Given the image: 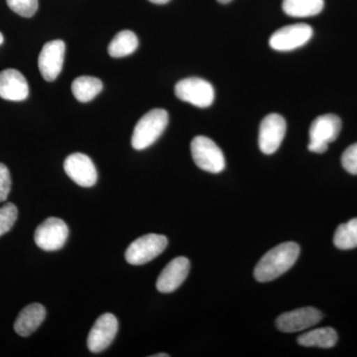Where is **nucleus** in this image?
<instances>
[{
	"label": "nucleus",
	"instance_id": "obj_6",
	"mask_svg": "<svg viewBox=\"0 0 357 357\" xmlns=\"http://www.w3.org/2000/svg\"><path fill=\"white\" fill-rule=\"evenodd\" d=\"M175 93L178 100L202 109L211 107L215 100V89L208 81L199 77H188L178 82Z\"/></svg>",
	"mask_w": 357,
	"mask_h": 357
},
{
	"label": "nucleus",
	"instance_id": "obj_5",
	"mask_svg": "<svg viewBox=\"0 0 357 357\" xmlns=\"http://www.w3.org/2000/svg\"><path fill=\"white\" fill-rule=\"evenodd\" d=\"M168 245V239L161 234H149L130 243L126 251V261L131 265H143L161 255Z\"/></svg>",
	"mask_w": 357,
	"mask_h": 357
},
{
	"label": "nucleus",
	"instance_id": "obj_16",
	"mask_svg": "<svg viewBox=\"0 0 357 357\" xmlns=\"http://www.w3.org/2000/svg\"><path fill=\"white\" fill-rule=\"evenodd\" d=\"M46 318V310L38 303L28 305L18 314L14 330L21 337H28L41 326Z\"/></svg>",
	"mask_w": 357,
	"mask_h": 357
},
{
	"label": "nucleus",
	"instance_id": "obj_2",
	"mask_svg": "<svg viewBox=\"0 0 357 357\" xmlns=\"http://www.w3.org/2000/svg\"><path fill=\"white\" fill-rule=\"evenodd\" d=\"M168 122V112L164 109L150 110L143 115L134 128L131 139L134 149H146L154 144L165 131Z\"/></svg>",
	"mask_w": 357,
	"mask_h": 357
},
{
	"label": "nucleus",
	"instance_id": "obj_7",
	"mask_svg": "<svg viewBox=\"0 0 357 357\" xmlns=\"http://www.w3.org/2000/svg\"><path fill=\"white\" fill-rule=\"evenodd\" d=\"M69 236V229L64 220L49 218L35 230L34 241L45 251L59 250L65 245Z\"/></svg>",
	"mask_w": 357,
	"mask_h": 357
},
{
	"label": "nucleus",
	"instance_id": "obj_22",
	"mask_svg": "<svg viewBox=\"0 0 357 357\" xmlns=\"http://www.w3.org/2000/svg\"><path fill=\"white\" fill-rule=\"evenodd\" d=\"M18 210L15 204L7 203L0 206V236L7 234L17 220Z\"/></svg>",
	"mask_w": 357,
	"mask_h": 357
},
{
	"label": "nucleus",
	"instance_id": "obj_24",
	"mask_svg": "<svg viewBox=\"0 0 357 357\" xmlns=\"http://www.w3.org/2000/svg\"><path fill=\"white\" fill-rule=\"evenodd\" d=\"M342 164L345 171L351 175H357V143L345 150L342 154Z\"/></svg>",
	"mask_w": 357,
	"mask_h": 357
},
{
	"label": "nucleus",
	"instance_id": "obj_9",
	"mask_svg": "<svg viewBox=\"0 0 357 357\" xmlns=\"http://www.w3.org/2000/svg\"><path fill=\"white\" fill-rule=\"evenodd\" d=\"M286 129L287 124L280 114H271L263 119L258 136V144L262 153L271 155L279 149L285 137Z\"/></svg>",
	"mask_w": 357,
	"mask_h": 357
},
{
	"label": "nucleus",
	"instance_id": "obj_21",
	"mask_svg": "<svg viewBox=\"0 0 357 357\" xmlns=\"http://www.w3.org/2000/svg\"><path fill=\"white\" fill-rule=\"evenodd\" d=\"M333 243L335 248L342 250L357 248V218H352L349 222L342 223L337 227Z\"/></svg>",
	"mask_w": 357,
	"mask_h": 357
},
{
	"label": "nucleus",
	"instance_id": "obj_26",
	"mask_svg": "<svg viewBox=\"0 0 357 357\" xmlns=\"http://www.w3.org/2000/svg\"><path fill=\"white\" fill-rule=\"evenodd\" d=\"M149 1L155 4H166L168 3L170 0H149Z\"/></svg>",
	"mask_w": 357,
	"mask_h": 357
},
{
	"label": "nucleus",
	"instance_id": "obj_27",
	"mask_svg": "<svg viewBox=\"0 0 357 357\" xmlns=\"http://www.w3.org/2000/svg\"><path fill=\"white\" fill-rule=\"evenodd\" d=\"M152 357H169V354H155V356H152Z\"/></svg>",
	"mask_w": 357,
	"mask_h": 357
},
{
	"label": "nucleus",
	"instance_id": "obj_28",
	"mask_svg": "<svg viewBox=\"0 0 357 357\" xmlns=\"http://www.w3.org/2000/svg\"><path fill=\"white\" fill-rule=\"evenodd\" d=\"M220 3L227 4L229 3L230 1H232V0H218Z\"/></svg>",
	"mask_w": 357,
	"mask_h": 357
},
{
	"label": "nucleus",
	"instance_id": "obj_23",
	"mask_svg": "<svg viewBox=\"0 0 357 357\" xmlns=\"http://www.w3.org/2000/svg\"><path fill=\"white\" fill-rule=\"evenodd\" d=\"M7 6L18 15L32 17L38 9V0H6Z\"/></svg>",
	"mask_w": 357,
	"mask_h": 357
},
{
	"label": "nucleus",
	"instance_id": "obj_13",
	"mask_svg": "<svg viewBox=\"0 0 357 357\" xmlns=\"http://www.w3.org/2000/svg\"><path fill=\"white\" fill-rule=\"evenodd\" d=\"M64 169L67 175L81 187H93L98 181L95 164L88 155L70 154L65 160Z\"/></svg>",
	"mask_w": 357,
	"mask_h": 357
},
{
	"label": "nucleus",
	"instance_id": "obj_10",
	"mask_svg": "<svg viewBox=\"0 0 357 357\" xmlns=\"http://www.w3.org/2000/svg\"><path fill=\"white\" fill-rule=\"evenodd\" d=\"M119 332V321L114 314L105 312L102 314L91 328L89 333L88 347L89 351L98 354L107 349L114 342Z\"/></svg>",
	"mask_w": 357,
	"mask_h": 357
},
{
	"label": "nucleus",
	"instance_id": "obj_18",
	"mask_svg": "<svg viewBox=\"0 0 357 357\" xmlns=\"http://www.w3.org/2000/svg\"><path fill=\"white\" fill-rule=\"evenodd\" d=\"M337 342V333L332 328H321L303 333L298 337V344L306 347L331 349Z\"/></svg>",
	"mask_w": 357,
	"mask_h": 357
},
{
	"label": "nucleus",
	"instance_id": "obj_14",
	"mask_svg": "<svg viewBox=\"0 0 357 357\" xmlns=\"http://www.w3.org/2000/svg\"><path fill=\"white\" fill-rule=\"evenodd\" d=\"M190 272V261L184 256L174 258L162 270L156 282V287L161 293H172L185 280Z\"/></svg>",
	"mask_w": 357,
	"mask_h": 357
},
{
	"label": "nucleus",
	"instance_id": "obj_8",
	"mask_svg": "<svg viewBox=\"0 0 357 357\" xmlns=\"http://www.w3.org/2000/svg\"><path fill=\"white\" fill-rule=\"evenodd\" d=\"M312 33L311 26L304 23L284 26L270 37L269 45L275 51H293L306 45Z\"/></svg>",
	"mask_w": 357,
	"mask_h": 357
},
{
	"label": "nucleus",
	"instance_id": "obj_17",
	"mask_svg": "<svg viewBox=\"0 0 357 357\" xmlns=\"http://www.w3.org/2000/svg\"><path fill=\"white\" fill-rule=\"evenodd\" d=\"M325 6L324 0H284V13L291 17L305 18L318 15Z\"/></svg>",
	"mask_w": 357,
	"mask_h": 357
},
{
	"label": "nucleus",
	"instance_id": "obj_4",
	"mask_svg": "<svg viewBox=\"0 0 357 357\" xmlns=\"http://www.w3.org/2000/svg\"><path fill=\"white\" fill-rule=\"evenodd\" d=\"M192 157L202 170L218 174L225 168V159L220 148L206 136H197L191 143Z\"/></svg>",
	"mask_w": 357,
	"mask_h": 357
},
{
	"label": "nucleus",
	"instance_id": "obj_1",
	"mask_svg": "<svg viewBox=\"0 0 357 357\" xmlns=\"http://www.w3.org/2000/svg\"><path fill=\"white\" fill-rule=\"evenodd\" d=\"M300 246L296 243H284L268 251L256 265L255 277L259 282H270L287 272L297 261Z\"/></svg>",
	"mask_w": 357,
	"mask_h": 357
},
{
	"label": "nucleus",
	"instance_id": "obj_15",
	"mask_svg": "<svg viewBox=\"0 0 357 357\" xmlns=\"http://www.w3.org/2000/svg\"><path fill=\"white\" fill-rule=\"evenodd\" d=\"M29 95V86L20 70L7 69L0 72V98L11 102H22Z\"/></svg>",
	"mask_w": 357,
	"mask_h": 357
},
{
	"label": "nucleus",
	"instance_id": "obj_12",
	"mask_svg": "<svg viewBox=\"0 0 357 357\" xmlns=\"http://www.w3.org/2000/svg\"><path fill=\"white\" fill-rule=\"evenodd\" d=\"M321 319L323 314L316 307H301L282 314L277 319L276 326L281 332L296 333L318 325Z\"/></svg>",
	"mask_w": 357,
	"mask_h": 357
},
{
	"label": "nucleus",
	"instance_id": "obj_19",
	"mask_svg": "<svg viewBox=\"0 0 357 357\" xmlns=\"http://www.w3.org/2000/svg\"><path fill=\"white\" fill-rule=\"evenodd\" d=\"M102 83L95 77H77L72 84L73 95L79 102H89L102 91Z\"/></svg>",
	"mask_w": 357,
	"mask_h": 357
},
{
	"label": "nucleus",
	"instance_id": "obj_20",
	"mask_svg": "<svg viewBox=\"0 0 357 357\" xmlns=\"http://www.w3.org/2000/svg\"><path fill=\"white\" fill-rule=\"evenodd\" d=\"M138 38L135 33L124 30L117 33L109 45V54L114 58L131 55L137 49Z\"/></svg>",
	"mask_w": 357,
	"mask_h": 357
},
{
	"label": "nucleus",
	"instance_id": "obj_29",
	"mask_svg": "<svg viewBox=\"0 0 357 357\" xmlns=\"http://www.w3.org/2000/svg\"><path fill=\"white\" fill-rule=\"evenodd\" d=\"M4 41V37L3 35L1 34V32H0V45L3 43Z\"/></svg>",
	"mask_w": 357,
	"mask_h": 357
},
{
	"label": "nucleus",
	"instance_id": "obj_25",
	"mask_svg": "<svg viewBox=\"0 0 357 357\" xmlns=\"http://www.w3.org/2000/svg\"><path fill=\"white\" fill-rule=\"evenodd\" d=\"M11 176L8 168L4 164L0 163V203L6 202L10 192Z\"/></svg>",
	"mask_w": 357,
	"mask_h": 357
},
{
	"label": "nucleus",
	"instance_id": "obj_3",
	"mask_svg": "<svg viewBox=\"0 0 357 357\" xmlns=\"http://www.w3.org/2000/svg\"><path fill=\"white\" fill-rule=\"evenodd\" d=\"M342 126V121L335 114H324L314 119L310 128L307 149L314 153H325L328 144L337 140Z\"/></svg>",
	"mask_w": 357,
	"mask_h": 357
},
{
	"label": "nucleus",
	"instance_id": "obj_11",
	"mask_svg": "<svg viewBox=\"0 0 357 357\" xmlns=\"http://www.w3.org/2000/svg\"><path fill=\"white\" fill-rule=\"evenodd\" d=\"M66 45L62 40L47 42L38 58V67L45 81L53 82L61 74L64 64Z\"/></svg>",
	"mask_w": 357,
	"mask_h": 357
}]
</instances>
